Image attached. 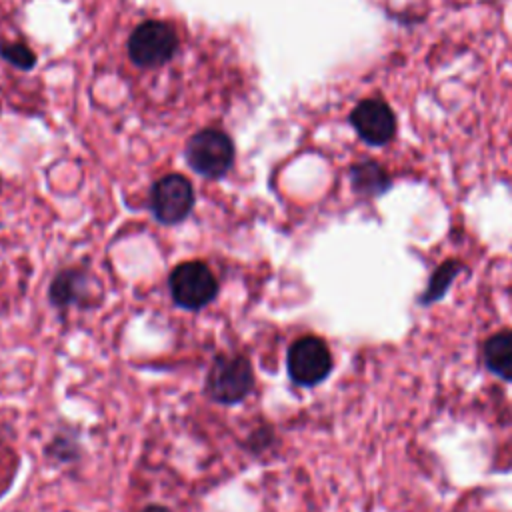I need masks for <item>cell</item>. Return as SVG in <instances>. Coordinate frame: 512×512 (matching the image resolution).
<instances>
[{
  "instance_id": "1",
  "label": "cell",
  "mask_w": 512,
  "mask_h": 512,
  "mask_svg": "<svg viewBox=\"0 0 512 512\" xmlns=\"http://www.w3.org/2000/svg\"><path fill=\"white\" fill-rule=\"evenodd\" d=\"M254 388V370L244 354H218L206 378L208 396L224 406L242 402Z\"/></svg>"
},
{
  "instance_id": "2",
  "label": "cell",
  "mask_w": 512,
  "mask_h": 512,
  "mask_svg": "<svg viewBox=\"0 0 512 512\" xmlns=\"http://www.w3.org/2000/svg\"><path fill=\"white\" fill-rule=\"evenodd\" d=\"M188 166L204 178H222L234 164V144L220 128L196 132L184 150Z\"/></svg>"
},
{
  "instance_id": "3",
  "label": "cell",
  "mask_w": 512,
  "mask_h": 512,
  "mask_svg": "<svg viewBox=\"0 0 512 512\" xmlns=\"http://www.w3.org/2000/svg\"><path fill=\"white\" fill-rule=\"evenodd\" d=\"M172 300L184 310H202L218 296V280L202 260L178 264L168 276Z\"/></svg>"
},
{
  "instance_id": "4",
  "label": "cell",
  "mask_w": 512,
  "mask_h": 512,
  "mask_svg": "<svg viewBox=\"0 0 512 512\" xmlns=\"http://www.w3.org/2000/svg\"><path fill=\"white\" fill-rule=\"evenodd\" d=\"M178 50L176 30L162 20L138 24L128 38V56L138 68L150 70L172 60Z\"/></svg>"
},
{
  "instance_id": "5",
  "label": "cell",
  "mask_w": 512,
  "mask_h": 512,
  "mask_svg": "<svg viewBox=\"0 0 512 512\" xmlns=\"http://www.w3.org/2000/svg\"><path fill=\"white\" fill-rule=\"evenodd\" d=\"M288 376L298 386H316L332 370V354L328 344L318 336H302L292 342L286 356Z\"/></svg>"
},
{
  "instance_id": "6",
  "label": "cell",
  "mask_w": 512,
  "mask_h": 512,
  "mask_svg": "<svg viewBox=\"0 0 512 512\" xmlns=\"http://www.w3.org/2000/svg\"><path fill=\"white\" fill-rule=\"evenodd\" d=\"M194 208V188L182 174H166L150 188V210L160 224H180Z\"/></svg>"
},
{
  "instance_id": "7",
  "label": "cell",
  "mask_w": 512,
  "mask_h": 512,
  "mask_svg": "<svg viewBox=\"0 0 512 512\" xmlns=\"http://www.w3.org/2000/svg\"><path fill=\"white\" fill-rule=\"evenodd\" d=\"M350 122L358 136L372 144L380 146L392 140L396 132V118L390 106L380 98H366L350 114Z\"/></svg>"
},
{
  "instance_id": "8",
  "label": "cell",
  "mask_w": 512,
  "mask_h": 512,
  "mask_svg": "<svg viewBox=\"0 0 512 512\" xmlns=\"http://www.w3.org/2000/svg\"><path fill=\"white\" fill-rule=\"evenodd\" d=\"M92 284H96V278H92L86 270L66 268L58 272L50 282V304L60 310H66L70 306H92V298L100 300V288L92 290Z\"/></svg>"
},
{
  "instance_id": "9",
  "label": "cell",
  "mask_w": 512,
  "mask_h": 512,
  "mask_svg": "<svg viewBox=\"0 0 512 512\" xmlns=\"http://www.w3.org/2000/svg\"><path fill=\"white\" fill-rule=\"evenodd\" d=\"M482 358L492 374L512 382V330L492 334L482 346Z\"/></svg>"
},
{
  "instance_id": "10",
  "label": "cell",
  "mask_w": 512,
  "mask_h": 512,
  "mask_svg": "<svg viewBox=\"0 0 512 512\" xmlns=\"http://www.w3.org/2000/svg\"><path fill=\"white\" fill-rule=\"evenodd\" d=\"M350 182L354 192L362 196H380L392 184L388 172L374 160H362L354 164L350 170Z\"/></svg>"
},
{
  "instance_id": "11",
  "label": "cell",
  "mask_w": 512,
  "mask_h": 512,
  "mask_svg": "<svg viewBox=\"0 0 512 512\" xmlns=\"http://www.w3.org/2000/svg\"><path fill=\"white\" fill-rule=\"evenodd\" d=\"M462 270H464V266H462L460 260H456V258L444 260V262L432 272V276H430V280H428L424 292H422L420 298H418V304H420V306H428V304L438 302V300L448 292L452 280H454Z\"/></svg>"
},
{
  "instance_id": "12",
  "label": "cell",
  "mask_w": 512,
  "mask_h": 512,
  "mask_svg": "<svg viewBox=\"0 0 512 512\" xmlns=\"http://www.w3.org/2000/svg\"><path fill=\"white\" fill-rule=\"evenodd\" d=\"M0 54L12 62L16 68H26L30 70L36 62V56L34 52L26 46V44H20V42H14V44H2L0 48Z\"/></svg>"
},
{
  "instance_id": "13",
  "label": "cell",
  "mask_w": 512,
  "mask_h": 512,
  "mask_svg": "<svg viewBox=\"0 0 512 512\" xmlns=\"http://www.w3.org/2000/svg\"><path fill=\"white\" fill-rule=\"evenodd\" d=\"M142 512H170L168 508H164V506H158V504H152V506H146Z\"/></svg>"
}]
</instances>
